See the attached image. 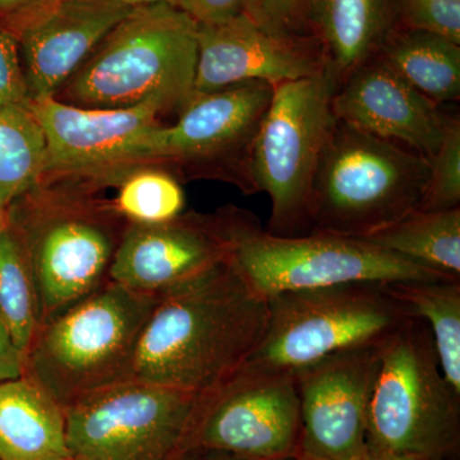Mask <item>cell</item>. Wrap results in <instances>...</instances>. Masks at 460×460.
I'll return each instance as SVG.
<instances>
[{
    "label": "cell",
    "instance_id": "9a60e30c",
    "mask_svg": "<svg viewBox=\"0 0 460 460\" xmlns=\"http://www.w3.org/2000/svg\"><path fill=\"white\" fill-rule=\"evenodd\" d=\"M198 39L195 93L256 81L275 86L328 72L323 45L316 38L271 35L244 14L215 25H199Z\"/></svg>",
    "mask_w": 460,
    "mask_h": 460
},
{
    "label": "cell",
    "instance_id": "d590c367",
    "mask_svg": "<svg viewBox=\"0 0 460 460\" xmlns=\"http://www.w3.org/2000/svg\"><path fill=\"white\" fill-rule=\"evenodd\" d=\"M111 2L122 3L128 7H141V5L159 4V3H168L172 5V0H111Z\"/></svg>",
    "mask_w": 460,
    "mask_h": 460
},
{
    "label": "cell",
    "instance_id": "e575fe53",
    "mask_svg": "<svg viewBox=\"0 0 460 460\" xmlns=\"http://www.w3.org/2000/svg\"><path fill=\"white\" fill-rule=\"evenodd\" d=\"M354 460H425L417 458V456H399V454L375 452V450L368 449L362 454L361 456Z\"/></svg>",
    "mask_w": 460,
    "mask_h": 460
},
{
    "label": "cell",
    "instance_id": "9c48e42d",
    "mask_svg": "<svg viewBox=\"0 0 460 460\" xmlns=\"http://www.w3.org/2000/svg\"><path fill=\"white\" fill-rule=\"evenodd\" d=\"M337 84L326 74L275 84L253 144L251 174L271 202L266 230L281 237L311 233L310 202L321 157L337 122Z\"/></svg>",
    "mask_w": 460,
    "mask_h": 460
},
{
    "label": "cell",
    "instance_id": "f35d334b",
    "mask_svg": "<svg viewBox=\"0 0 460 460\" xmlns=\"http://www.w3.org/2000/svg\"><path fill=\"white\" fill-rule=\"evenodd\" d=\"M281 460H299L296 456H290V458L281 459Z\"/></svg>",
    "mask_w": 460,
    "mask_h": 460
},
{
    "label": "cell",
    "instance_id": "2e32d148",
    "mask_svg": "<svg viewBox=\"0 0 460 460\" xmlns=\"http://www.w3.org/2000/svg\"><path fill=\"white\" fill-rule=\"evenodd\" d=\"M132 7L111 0H48L16 27L29 102L56 98Z\"/></svg>",
    "mask_w": 460,
    "mask_h": 460
},
{
    "label": "cell",
    "instance_id": "e0dca14e",
    "mask_svg": "<svg viewBox=\"0 0 460 460\" xmlns=\"http://www.w3.org/2000/svg\"><path fill=\"white\" fill-rule=\"evenodd\" d=\"M338 119L428 157L443 140L447 115L377 56L339 84L332 96Z\"/></svg>",
    "mask_w": 460,
    "mask_h": 460
},
{
    "label": "cell",
    "instance_id": "7a4b0ae2",
    "mask_svg": "<svg viewBox=\"0 0 460 460\" xmlns=\"http://www.w3.org/2000/svg\"><path fill=\"white\" fill-rule=\"evenodd\" d=\"M199 23L168 3L135 7L62 87L84 108H131L156 102L181 111L193 93Z\"/></svg>",
    "mask_w": 460,
    "mask_h": 460
},
{
    "label": "cell",
    "instance_id": "4fadbf2b",
    "mask_svg": "<svg viewBox=\"0 0 460 460\" xmlns=\"http://www.w3.org/2000/svg\"><path fill=\"white\" fill-rule=\"evenodd\" d=\"M380 343L343 350L293 372L299 460H354L367 450V416Z\"/></svg>",
    "mask_w": 460,
    "mask_h": 460
},
{
    "label": "cell",
    "instance_id": "ffe728a7",
    "mask_svg": "<svg viewBox=\"0 0 460 460\" xmlns=\"http://www.w3.org/2000/svg\"><path fill=\"white\" fill-rule=\"evenodd\" d=\"M68 453L65 410L25 376L0 383V460Z\"/></svg>",
    "mask_w": 460,
    "mask_h": 460
},
{
    "label": "cell",
    "instance_id": "603a6c76",
    "mask_svg": "<svg viewBox=\"0 0 460 460\" xmlns=\"http://www.w3.org/2000/svg\"><path fill=\"white\" fill-rule=\"evenodd\" d=\"M47 172V138L29 102L0 105V206L25 198Z\"/></svg>",
    "mask_w": 460,
    "mask_h": 460
},
{
    "label": "cell",
    "instance_id": "ac0fdd59",
    "mask_svg": "<svg viewBox=\"0 0 460 460\" xmlns=\"http://www.w3.org/2000/svg\"><path fill=\"white\" fill-rule=\"evenodd\" d=\"M226 260L213 217L181 214L172 222L127 224L108 280L141 295L159 296Z\"/></svg>",
    "mask_w": 460,
    "mask_h": 460
},
{
    "label": "cell",
    "instance_id": "7402d4cb",
    "mask_svg": "<svg viewBox=\"0 0 460 460\" xmlns=\"http://www.w3.org/2000/svg\"><path fill=\"white\" fill-rule=\"evenodd\" d=\"M361 239L447 279L460 280V208L414 210L399 222Z\"/></svg>",
    "mask_w": 460,
    "mask_h": 460
},
{
    "label": "cell",
    "instance_id": "ba28073f",
    "mask_svg": "<svg viewBox=\"0 0 460 460\" xmlns=\"http://www.w3.org/2000/svg\"><path fill=\"white\" fill-rule=\"evenodd\" d=\"M26 196L7 217L25 248L41 325L107 283L127 226L119 229L111 205L35 190Z\"/></svg>",
    "mask_w": 460,
    "mask_h": 460
},
{
    "label": "cell",
    "instance_id": "f546056e",
    "mask_svg": "<svg viewBox=\"0 0 460 460\" xmlns=\"http://www.w3.org/2000/svg\"><path fill=\"white\" fill-rule=\"evenodd\" d=\"M26 102L29 98L16 35L0 27V105Z\"/></svg>",
    "mask_w": 460,
    "mask_h": 460
},
{
    "label": "cell",
    "instance_id": "8d00e7d4",
    "mask_svg": "<svg viewBox=\"0 0 460 460\" xmlns=\"http://www.w3.org/2000/svg\"><path fill=\"white\" fill-rule=\"evenodd\" d=\"M41 460H77L75 459L74 456H71V454H60V456H48V458H44Z\"/></svg>",
    "mask_w": 460,
    "mask_h": 460
},
{
    "label": "cell",
    "instance_id": "484cf974",
    "mask_svg": "<svg viewBox=\"0 0 460 460\" xmlns=\"http://www.w3.org/2000/svg\"><path fill=\"white\" fill-rule=\"evenodd\" d=\"M186 195L180 181L162 169H142L127 175L111 205L127 224L155 226L183 214Z\"/></svg>",
    "mask_w": 460,
    "mask_h": 460
},
{
    "label": "cell",
    "instance_id": "4dcf8cb0",
    "mask_svg": "<svg viewBox=\"0 0 460 460\" xmlns=\"http://www.w3.org/2000/svg\"><path fill=\"white\" fill-rule=\"evenodd\" d=\"M172 5L199 25H215L243 14V0H172Z\"/></svg>",
    "mask_w": 460,
    "mask_h": 460
},
{
    "label": "cell",
    "instance_id": "3957f363",
    "mask_svg": "<svg viewBox=\"0 0 460 460\" xmlns=\"http://www.w3.org/2000/svg\"><path fill=\"white\" fill-rule=\"evenodd\" d=\"M155 301L156 296L108 280L41 323L25 354L23 376L63 410L133 380L138 341Z\"/></svg>",
    "mask_w": 460,
    "mask_h": 460
},
{
    "label": "cell",
    "instance_id": "74e56055",
    "mask_svg": "<svg viewBox=\"0 0 460 460\" xmlns=\"http://www.w3.org/2000/svg\"><path fill=\"white\" fill-rule=\"evenodd\" d=\"M5 220V210L0 206V226H2L3 222Z\"/></svg>",
    "mask_w": 460,
    "mask_h": 460
},
{
    "label": "cell",
    "instance_id": "d6a6232c",
    "mask_svg": "<svg viewBox=\"0 0 460 460\" xmlns=\"http://www.w3.org/2000/svg\"><path fill=\"white\" fill-rule=\"evenodd\" d=\"M47 2L48 0H0V18L8 20L17 27Z\"/></svg>",
    "mask_w": 460,
    "mask_h": 460
},
{
    "label": "cell",
    "instance_id": "83f0119b",
    "mask_svg": "<svg viewBox=\"0 0 460 460\" xmlns=\"http://www.w3.org/2000/svg\"><path fill=\"white\" fill-rule=\"evenodd\" d=\"M314 2L316 0H243V14L271 35L311 38L314 36Z\"/></svg>",
    "mask_w": 460,
    "mask_h": 460
},
{
    "label": "cell",
    "instance_id": "d4e9b609",
    "mask_svg": "<svg viewBox=\"0 0 460 460\" xmlns=\"http://www.w3.org/2000/svg\"><path fill=\"white\" fill-rule=\"evenodd\" d=\"M0 320L26 354L40 328V305L25 248L7 214L0 226Z\"/></svg>",
    "mask_w": 460,
    "mask_h": 460
},
{
    "label": "cell",
    "instance_id": "4316f807",
    "mask_svg": "<svg viewBox=\"0 0 460 460\" xmlns=\"http://www.w3.org/2000/svg\"><path fill=\"white\" fill-rule=\"evenodd\" d=\"M425 192L417 210L441 211L460 208V120L447 117L440 146L429 157Z\"/></svg>",
    "mask_w": 460,
    "mask_h": 460
},
{
    "label": "cell",
    "instance_id": "8fae6325",
    "mask_svg": "<svg viewBox=\"0 0 460 460\" xmlns=\"http://www.w3.org/2000/svg\"><path fill=\"white\" fill-rule=\"evenodd\" d=\"M299 435L301 416L293 374L241 366L222 384L198 396L181 447H213L250 460H281L296 456Z\"/></svg>",
    "mask_w": 460,
    "mask_h": 460
},
{
    "label": "cell",
    "instance_id": "1f68e13d",
    "mask_svg": "<svg viewBox=\"0 0 460 460\" xmlns=\"http://www.w3.org/2000/svg\"><path fill=\"white\" fill-rule=\"evenodd\" d=\"M25 354L18 349L7 326L0 320V383L23 376Z\"/></svg>",
    "mask_w": 460,
    "mask_h": 460
},
{
    "label": "cell",
    "instance_id": "836d02e7",
    "mask_svg": "<svg viewBox=\"0 0 460 460\" xmlns=\"http://www.w3.org/2000/svg\"><path fill=\"white\" fill-rule=\"evenodd\" d=\"M169 460H250L235 456V454L223 452L205 447H183L172 454Z\"/></svg>",
    "mask_w": 460,
    "mask_h": 460
},
{
    "label": "cell",
    "instance_id": "7c38bea8",
    "mask_svg": "<svg viewBox=\"0 0 460 460\" xmlns=\"http://www.w3.org/2000/svg\"><path fill=\"white\" fill-rule=\"evenodd\" d=\"M272 93L274 86L259 81L193 93L177 122L151 133L145 160L208 169L244 195H255L251 156Z\"/></svg>",
    "mask_w": 460,
    "mask_h": 460
},
{
    "label": "cell",
    "instance_id": "52a82bcc",
    "mask_svg": "<svg viewBox=\"0 0 460 460\" xmlns=\"http://www.w3.org/2000/svg\"><path fill=\"white\" fill-rule=\"evenodd\" d=\"M265 332L242 366L293 372L332 354L381 343L413 314L385 283L337 284L268 298Z\"/></svg>",
    "mask_w": 460,
    "mask_h": 460
},
{
    "label": "cell",
    "instance_id": "5b68a950",
    "mask_svg": "<svg viewBox=\"0 0 460 460\" xmlns=\"http://www.w3.org/2000/svg\"><path fill=\"white\" fill-rule=\"evenodd\" d=\"M428 157L338 119L311 193V232L366 238L417 210Z\"/></svg>",
    "mask_w": 460,
    "mask_h": 460
},
{
    "label": "cell",
    "instance_id": "44dd1931",
    "mask_svg": "<svg viewBox=\"0 0 460 460\" xmlns=\"http://www.w3.org/2000/svg\"><path fill=\"white\" fill-rule=\"evenodd\" d=\"M411 86L440 107L460 100V45L396 27L376 54Z\"/></svg>",
    "mask_w": 460,
    "mask_h": 460
},
{
    "label": "cell",
    "instance_id": "d6986e66",
    "mask_svg": "<svg viewBox=\"0 0 460 460\" xmlns=\"http://www.w3.org/2000/svg\"><path fill=\"white\" fill-rule=\"evenodd\" d=\"M398 27L395 0H316L314 38L323 45L328 75L337 87L376 56Z\"/></svg>",
    "mask_w": 460,
    "mask_h": 460
},
{
    "label": "cell",
    "instance_id": "30bf717a",
    "mask_svg": "<svg viewBox=\"0 0 460 460\" xmlns=\"http://www.w3.org/2000/svg\"><path fill=\"white\" fill-rule=\"evenodd\" d=\"M198 396L131 380L65 410L68 453L77 460H169L189 432Z\"/></svg>",
    "mask_w": 460,
    "mask_h": 460
},
{
    "label": "cell",
    "instance_id": "cb8c5ba5",
    "mask_svg": "<svg viewBox=\"0 0 460 460\" xmlns=\"http://www.w3.org/2000/svg\"><path fill=\"white\" fill-rule=\"evenodd\" d=\"M387 289L431 332L445 378L460 393V280H401Z\"/></svg>",
    "mask_w": 460,
    "mask_h": 460
},
{
    "label": "cell",
    "instance_id": "277c9868",
    "mask_svg": "<svg viewBox=\"0 0 460 460\" xmlns=\"http://www.w3.org/2000/svg\"><path fill=\"white\" fill-rule=\"evenodd\" d=\"M211 217L226 259L266 299L280 293L358 281L447 279L365 239L319 232L295 237L274 235L255 215L235 206L220 208Z\"/></svg>",
    "mask_w": 460,
    "mask_h": 460
},
{
    "label": "cell",
    "instance_id": "f1b7e54d",
    "mask_svg": "<svg viewBox=\"0 0 460 460\" xmlns=\"http://www.w3.org/2000/svg\"><path fill=\"white\" fill-rule=\"evenodd\" d=\"M398 27L460 45V0H395Z\"/></svg>",
    "mask_w": 460,
    "mask_h": 460
},
{
    "label": "cell",
    "instance_id": "6da1fadb",
    "mask_svg": "<svg viewBox=\"0 0 460 460\" xmlns=\"http://www.w3.org/2000/svg\"><path fill=\"white\" fill-rule=\"evenodd\" d=\"M268 299L228 260L156 296L133 380L199 396L246 362L268 323Z\"/></svg>",
    "mask_w": 460,
    "mask_h": 460
},
{
    "label": "cell",
    "instance_id": "5bb4252c",
    "mask_svg": "<svg viewBox=\"0 0 460 460\" xmlns=\"http://www.w3.org/2000/svg\"><path fill=\"white\" fill-rule=\"evenodd\" d=\"M47 138V172L84 175L145 162L151 133L165 113L156 102L131 108H84L57 98L29 102Z\"/></svg>",
    "mask_w": 460,
    "mask_h": 460
},
{
    "label": "cell",
    "instance_id": "8992f818",
    "mask_svg": "<svg viewBox=\"0 0 460 460\" xmlns=\"http://www.w3.org/2000/svg\"><path fill=\"white\" fill-rule=\"evenodd\" d=\"M460 393L445 378L431 332L411 316L380 343L368 449L444 460L459 444Z\"/></svg>",
    "mask_w": 460,
    "mask_h": 460
}]
</instances>
